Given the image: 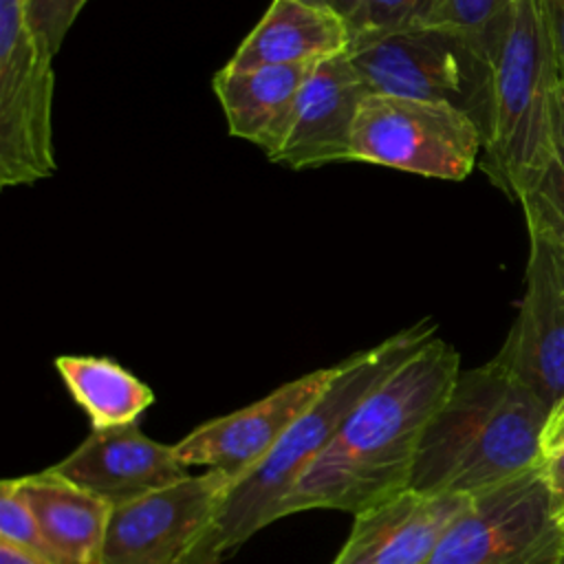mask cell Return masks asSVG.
<instances>
[{
    "label": "cell",
    "instance_id": "cell-5",
    "mask_svg": "<svg viewBox=\"0 0 564 564\" xmlns=\"http://www.w3.org/2000/svg\"><path fill=\"white\" fill-rule=\"evenodd\" d=\"M348 59L370 93L447 104L471 117L485 141L491 62L480 40L419 26L350 46Z\"/></svg>",
    "mask_w": 564,
    "mask_h": 564
},
{
    "label": "cell",
    "instance_id": "cell-12",
    "mask_svg": "<svg viewBox=\"0 0 564 564\" xmlns=\"http://www.w3.org/2000/svg\"><path fill=\"white\" fill-rule=\"evenodd\" d=\"M48 474L86 489L112 509L189 476L174 443L150 438L139 423L93 430Z\"/></svg>",
    "mask_w": 564,
    "mask_h": 564
},
{
    "label": "cell",
    "instance_id": "cell-25",
    "mask_svg": "<svg viewBox=\"0 0 564 564\" xmlns=\"http://www.w3.org/2000/svg\"><path fill=\"white\" fill-rule=\"evenodd\" d=\"M538 11L549 35L560 77L564 82V0H535Z\"/></svg>",
    "mask_w": 564,
    "mask_h": 564
},
{
    "label": "cell",
    "instance_id": "cell-8",
    "mask_svg": "<svg viewBox=\"0 0 564 564\" xmlns=\"http://www.w3.org/2000/svg\"><path fill=\"white\" fill-rule=\"evenodd\" d=\"M231 485L207 469L115 507L99 564H198Z\"/></svg>",
    "mask_w": 564,
    "mask_h": 564
},
{
    "label": "cell",
    "instance_id": "cell-26",
    "mask_svg": "<svg viewBox=\"0 0 564 564\" xmlns=\"http://www.w3.org/2000/svg\"><path fill=\"white\" fill-rule=\"evenodd\" d=\"M540 452L542 458L564 452V394L551 405L546 414V423L540 436Z\"/></svg>",
    "mask_w": 564,
    "mask_h": 564
},
{
    "label": "cell",
    "instance_id": "cell-23",
    "mask_svg": "<svg viewBox=\"0 0 564 564\" xmlns=\"http://www.w3.org/2000/svg\"><path fill=\"white\" fill-rule=\"evenodd\" d=\"M88 0H26V15L33 29L57 53Z\"/></svg>",
    "mask_w": 564,
    "mask_h": 564
},
{
    "label": "cell",
    "instance_id": "cell-19",
    "mask_svg": "<svg viewBox=\"0 0 564 564\" xmlns=\"http://www.w3.org/2000/svg\"><path fill=\"white\" fill-rule=\"evenodd\" d=\"M518 203L527 218L529 240L544 242L564 260V82L560 86L551 156Z\"/></svg>",
    "mask_w": 564,
    "mask_h": 564
},
{
    "label": "cell",
    "instance_id": "cell-1",
    "mask_svg": "<svg viewBox=\"0 0 564 564\" xmlns=\"http://www.w3.org/2000/svg\"><path fill=\"white\" fill-rule=\"evenodd\" d=\"M458 375V350L438 335L425 339L348 412L284 498L280 518L313 509L357 516L410 489L423 434Z\"/></svg>",
    "mask_w": 564,
    "mask_h": 564
},
{
    "label": "cell",
    "instance_id": "cell-20",
    "mask_svg": "<svg viewBox=\"0 0 564 564\" xmlns=\"http://www.w3.org/2000/svg\"><path fill=\"white\" fill-rule=\"evenodd\" d=\"M434 2L436 0H361L346 20L350 46L427 26Z\"/></svg>",
    "mask_w": 564,
    "mask_h": 564
},
{
    "label": "cell",
    "instance_id": "cell-22",
    "mask_svg": "<svg viewBox=\"0 0 564 564\" xmlns=\"http://www.w3.org/2000/svg\"><path fill=\"white\" fill-rule=\"evenodd\" d=\"M516 2L518 0H436L427 26L460 31L485 44Z\"/></svg>",
    "mask_w": 564,
    "mask_h": 564
},
{
    "label": "cell",
    "instance_id": "cell-27",
    "mask_svg": "<svg viewBox=\"0 0 564 564\" xmlns=\"http://www.w3.org/2000/svg\"><path fill=\"white\" fill-rule=\"evenodd\" d=\"M0 564H55V562L0 540Z\"/></svg>",
    "mask_w": 564,
    "mask_h": 564
},
{
    "label": "cell",
    "instance_id": "cell-13",
    "mask_svg": "<svg viewBox=\"0 0 564 564\" xmlns=\"http://www.w3.org/2000/svg\"><path fill=\"white\" fill-rule=\"evenodd\" d=\"M368 93L348 53L315 64L297 93L284 137L269 161L291 170L350 161L355 119Z\"/></svg>",
    "mask_w": 564,
    "mask_h": 564
},
{
    "label": "cell",
    "instance_id": "cell-11",
    "mask_svg": "<svg viewBox=\"0 0 564 564\" xmlns=\"http://www.w3.org/2000/svg\"><path fill=\"white\" fill-rule=\"evenodd\" d=\"M524 295L494 357L549 410L564 394V260L529 240Z\"/></svg>",
    "mask_w": 564,
    "mask_h": 564
},
{
    "label": "cell",
    "instance_id": "cell-28",
    "mask_svg": "<svg viewBox=\"0 0 564 564\" xmlns=\"http://www.w3.org/2000/svg\"><path fill=\"white\" fill-rule=\"evenodd\" d=\"M302 2H308L313 7L326 9V11L344 18V20H348L361 0H302Z\"/></svg>",
    "mask_w": 564,
    "mask_h": 564
},
{
    "label": "cell",
    "instance_id": "cell-16",
    "mask_svg": "<svg viewBox=\"0 0 564 564\" xmlns=\"http://www.w3.org/2000/svg\"><path fill=\"white\" fill-rule=\"evenodd\" d=\"M313 66L225 64L212 79L231 137L258 145L267 159L278 150L297 93Z\"/></svg>",
    "mask_w": 564,
    "mask_h": 564
},
{
    "label": "cell",
    "instance_id": "cell-24",
    "mask_svg": "<svg viewBox=\"0 0 564 564\" xmlns=\"http://www.w3.org/2000/svg\"><path fill=\"white\" fill-rule=\"evenodd\" d=\"M540 476L549 496V511L560 531H564V452L542 458Z\"/></svg>",
    "mask_w": 564,
    "mask_h": 564
},
{
    "label": "cell",
    "instance_id": "cell-2",
    "mask_svg": "<svg viewBox=\"0 0 564 564\" xmlns=\"http://www.w3.org/2000/svg\"><path fill=\"white\" fill-rule=\"evenodd\" d=\"M546 414L500 361L460 370L423 434L410 489L476 498L535 469Z\"/></svg>",
    "mask_w": 564,
    "mask_h": 564
},
{
    "label": "cell",
    "instance_id": "cell-21",
    "mask_svg": "<svg viewBox=\"0 0 564 564\" xmlns=\"http://www.w3.org/2000/svg\"><path fill=\"white\" fill-rule=\"evenodd\" d=\"M0 540L59 564L44 540L40 522L31 511L18 478H4L0 482Z\"/></svg>",
    "mask_w": 564,
    "mask_h": 564
},
{
    "label": "cell",
    "instance_id": "cell-9",
    "mask_svg": "<svg viewBox=\"0 0 564 564\" xmlns=\"http://www.w3.org/2000/svg\"><path fill=\"white\" fill-rule=\"evenodd\" d=\"M560 540L538 465L471 498L425 564H555Z\"/></svg>",
    "mask_w": 564,
    "mask_h": 564
},
{
    "label": "cell",
    "instance_id": "cell-6",
    "mask_svg": "<svg viewBox=\"0 0 564 564\" xmlns=\"http://www.w3.org/2000/svg\"><path fill=\"white\" fill-rule=\"evenodd\" d=\"M53 48L33 29L26 0H0V185L18 187L57 170L53 141Z\"/></svg>",
    "mask_w": 564,
    "mask_h": 564
},
{
    "label": "cell",
    "instance_id": "cell-10",
    "mask_svg": "<svg viewBox=\"0 0 564 564\" xmlns=\"http://www.w3.org/2000/svg\"><path fill=\"white\" fill-rule=\"evenodd\" d=\"M333 368H317L291 379L258 401L209 419L174 443L178 460L189 467L218 469L238 482L278 445L286 430L326 388Z\"/></svg>",
    "mask_w": 564,
    "mask_h": 564
},
{
    "label": "cell",
    "instance_id": "cell-18",
    "mask_svg": "<svg viewBox=\"0 0 564 564\" xmlns=\"http://www.w3.org/2000/svg\"><path fill=\"white\" fill-rule=\"evenodd\" d=\"M55 370L93 430L139 423L152 405V388L110 357L59 355Z\"/></svg>",
    "mask_w": 564,
    "mask_h": 564
},
{
    "label": "cell",
    "instance_id": "cell-4",
    "mask_svg": "<svg viewBox=\"0 0 564 564\" xmlns=\"http://www.w3.org/2000/svg\"><path fill=\"white\" fill-rule=\"evenodd\" d=\"M485 46L491 99L478 165L500 192L520 200L551 156L562 86L538 2L518 0Z\"/></svg>",
    "mask_w": 564,
    "mask_h": 564
},
{
    "label": "cell",
    "instance_id": "cell-3",
    "mask_svg": "<svg viewBox=\"0 0 564 564\" xmlns=\"http://www.w3.org/2000/svg\"><path fill=\"white\" fill-rule=\"evenodd\" d=\"M436 330L434 322L421 319L377 346L335 364L333 377L311 408L286 430L267 458L231 485L198 564H220L227 553L280 520L284 498L330 443L348 412Z\"/></svg>",
    "mask_w": 564,
    "mask_h": 564
},
{
    "label": "cell",
    "instance_id": "cell-14",
    "mask_svg": "<svg viewBox=\"0 0 564 564\" xmlns=\"http://www.w3.org/2000/svg\"><path fill=\"white\" fill-rule=\"evenodd\" d=\"M469 500L405 489L352 516L350 533L330 564H425Z\"/></svg>",
    "mask_w": 564,
    "mask_h": 564
},
{
    "label": "cell",
    "instance_id": "cell-29",
    "mask_svg": "<svg viewBox=\"0 0 564 564\" xmlns=\"http://www.w3.org/2000/svg\"><path fill=\"white\" fill-rule=\"evenodd\" d=\"M555 564H564V531H562V540H560V551H557Z\"/></svg>",
    "mask_w": 564,
    "mask_h": 564
},
{
    "label": "cell",
    "instance_id": "cell-15",
    "mask_svg": "<svg viewBox=\"0 0 564 564\" xmlns=\"http://www.w3.org/2000/svg\"><path fill=\"white\" fill-rule=\"evenodd\" d=\"M344 18L302 0H273L247 33L229 66H315L348 53Z\"/></svg>",
    "mask_w": 564,
    "mask_h": 564
},
{
    "label": "cell",
    "instance_id": "cell-7",
    "mask_svg": "<svg viewBox=\"0 0 564 564\" xmlns=\"http://www.w3.org/2000/svg\"><path fill=\"white\" fill-rule=\"evenodd\" d=\"M480 154V128L447 104L368 93L359 106L350 161L463 181L478 165Z\"/></svg>",
    "mask_w": 564,
    "mask_h": 564
},
{
    "label": "cell",
    "instance_id": "cell-17",
    "mask_svg": "<svg viewBox=\"0 0 564 564\" xmlns=\"http://www.w3.org/2000/svg\"><path fill=\"white\" fill-rule=\"evenodd\" d=\"M18 480L57 562L99 564L112 507L46 469Z\"/></svg>",
    "mask_w": 564,
    "mask_h": 564
}]
</instances>
